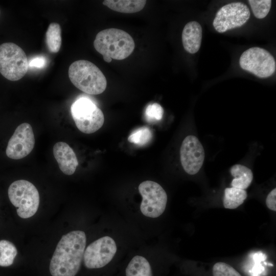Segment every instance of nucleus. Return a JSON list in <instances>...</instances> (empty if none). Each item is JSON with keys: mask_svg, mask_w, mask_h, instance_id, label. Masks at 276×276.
Segmentation results:
<instances>
[{"mask_svg": "<svg viewBox=\"0 0 276 276\" xmlns=\"http://www.w3.org/2000/svg\"><path fill=\"white\" fill-rule=\"evenodd\" d=\"M142 197L140 205L142 213L149 218H157L164 212L167 203V195L163 187L158 183L146 180L138 187Z\"/></svg>", "mask_w": 276, "mask_h": 276, "instance_id": "6e6552de", "label": "nucleus"}, {"mask_svg": "<svg viewBox=\"0 0 276 276\" xmlns=\"http://www.w3.org/2000/svg\"><path fill=\"white\" fill-rule=\"evenodd\" d=\"M152 137L150 129L147 127H142L132 133L128 141L139 146H143L149 143Z\"/></svg>", "mask_w": 276, "mask_h": 276, "instance_id": "412c9836", "label": "nucleus"}, {"mask_svg": "<svg viewBox=\"0 0 276 276\" xmlns=\"http://www.w3.org/2000/svg\"><path fill=\"white\" fill-rule=\"evenodd\" d=\"M248 7L241 2H234L222 6L217 12L213 25L219 33L240 27L249 18Z\"/></svg>", "mask_w": 276, "mask_h": 276, "instance_id": "9d476101", "label": "nucleus"}, {"mask_svg": "<svg viewBox=\"0 0 276 276\" xmlns=\"http://www.w3.org/2000/svg\"><path fill=\"white\" fill-rule=\"evenodd\" d=\"M46 43L49 51L56 53L59 51L61 43V29L59 24L51 23L45 34Z\"/></svg>", "mask_w": 276, "mask_h": 276, "instance_id": "6ab92c4d", "label": "nucleus"}, {"mask_svg": "<svg viewBox=\"0 0 276 276\" xmlns=\"http://www.w3.org/2000/svg\"><path fill=\"white\" fill-rule=\"evenodd\" d=\"M267 208L272 211H276V189H273L268 194L266 199Z\"/></svg>", "mask_w": 276, "mask_h": 276, "instance_id": "393cba45", "label": "nucleus"}, {"mask_svg": "<svg viewBox=\"0 0 276 276\" xmlns=\"http://www.w3.org/2000/svg\"><path fill=\"white\" fill-rule=\"evenodd\" d=\"M164 110L163 107L157 103L149 104L145 110L146 120L149 122L160 120L163 116Z\"/></svg>", "mask_w": 276, "mask_h": 276, "instance_id": "b1692460", "label": "nucleus"}, {"mask_svg": "<svg viewBox=\"0 0 276 276\" xmlns=\"http://www.w3.org/2000/svg\"><path fill=\"white\" fill-rule=\"evenodd\" d=\"M53 155L60 170L67 175L74 173L78 165L76 155L66 143L59 142L53 147Z\"/></svg>", "mask_w": 276, "mask_h": 276, "instance_id": "ddd939ff", "label": "nucleus"}, {"mask_svg": "<svg viewBox=\"0 0 276 276\" xmlns=\"http://www.w3.org/2000/svg\"><path fill=\"white\" fill-rule=\"evenodd\" d=\"M248 2L255 16L259 19L265 17L271 8L270 0H249Z\"/></svg>", "mask_w": 276, "mask_h": 276, "instance_id": "4be33fe9", "label": "nucleus"}, {"mask_svg": "<svg viewBox=\"0 0 276 276\" xmlns=\"http://www.w3.org/2000/svg\"><path fill=\"white\" fill-rule=\"evenodd\" d=\"M45 59L42 56L35 57L30 60L28 63V66L31 67L41 68L45 64Z\"/></svg>", "mask_w": 276, "mask_h": 276, "instance_id": "a878e982", "label": "nucleus"}, {"mask_svg": "<svg viewBox=\"0 0 276 276\" xmlns=\"http://www.w3.org/2000/svg\"><path fill=\"white\" fill-rule=\"evenodd\" d=\"M117 250L115 241L109 236H104L91 243L85 249L83 261L89 269H98L108 265Z\"/></svg>", "mask_w": 276, "mask_h": 276, "instance_id": "1a4fd4ad", "label": "nucleus"}, {"mask_svg": "<svg viewBox=\"0 0 276 276\" xmlns=\"http://www.w3.org/2000/svg\"><path fill=\"white\" fill-rule=\"evenodd\" d=\"M146 4L143 0H105L103 4L118 12L133 13L142 10Z\"/></svg>", "mask_w": 276, "mask_h": 276, "instance_id": "f3484780", "label": "nucleus"}, {"mask_svg": "<svg viewBox=\"0 0 276 276\" xmlns=\"http://www.w3.org/2000/svg\"><path fill=\"white\" fill-rule=\"evenodd\" d=\"M35 136L31 125L24 123L17 126L9 140L6 150L7 156L20 159L29 155L34 148Z\"/></svg>", "mask_w": 276, "mask_h": 276, "instance_id": "9b49d317", "label": "nucleus"}, {"mask_svg": "<svg viewBox=\"0 0 276 276\" xmlns=\"http://www.w3.org/2000/svg\"><path fill=\"white\" fill-rule=\"evenodd\" d=\"M96 50L103 55L107 62L112 59L123 60L133 52L135 44L127 32L116 28H109L99 32L94 41Z\"/></svg>", "mask_w": 276, "mask_h": 276, "instance_id": "f03ea898", "label": "nucleus"}, {"mask_svg": "<svg viewBox=\"0 0 276 276\" xmlns=\"http://www.w3.org/2000/svg\"><path fill=\"white\" fill-rule=\"evenodd\" d=\"M71 114L77 128L82 132H95L103 126L104 116L102 110L92 101L82 97L71 107Z\"/></svg>", "mask_w": 276, "mask_h": 276, "instance_id": "423d86ee", "label": "nucleus"}, {"mask_svg": "<svg viewBox=\"0 0 276 276\" xmlns=\"http://www.w3.org/2000/svg\"><path fill=\"white\" fill-rule=\"evenodd\" d=\"M0 14H1V10H0Z\"/></svg>", "mask_w": 276, "mask_h": 276, "instance_id": "bb28decb", "label": "nucleus"}, {"mask_svg": "<svg viewBox=\"0 0 276 276\" xmlns=\"http://www.w3.org/2000/svg\"><path fill=\"white\" fill-rule=\"evenodd\" d=\"M239 64L243 70L261 78L271 76L276 69L273 56L259 47H252L245 51L240 57Z\"/></svg>", "mask_w": 276, "mask_h": 276, "instance_id": "0eeeda50", "label": "nucleus"}, {"mask_svg": "<svg viewBox=\"0 0 276 276\" xmlns=\"http://www.w3.org/2000/svg\"><path fill=\"white\" fill-rule=\"evenodd\" d=\"M231 175L234 178L231 182L232 187L245 190L253 179V173L248 167L239 164L233 166L230 169Z\"/></svg>", "mask_w": 276, "mask_h": 276, "instance_id": "dca6fc26", "label": "nucleus"}, {"mask_svg": "<svg viewBox=\"0 0 276 276\" xmlns=\"http://www.w3.org/2000/svg\"><path fill=\"white\" fill-rule=\"evenodd\" d=\"M124 276H155L150 262L144 257L134 256L127 264Z\"/></svg>", "mask_w": 276, "mask_h": 276, "instance_id": "2eb2a0df", "label": "nucleus"}, {"mask_svg": "<svg viewBox=\"0 0 276 276\" xmlns=\"http://www.w3.org/2000/svg\"><path fill=\"white\" fill-rule=\"evenodd\" d=\"M202 28L197 21L188 22L182 32V42L185 50L190 54H195L200 49L202 39Z\"/></svg>", "mask_w": 276, "mask_h": 276, "instance_id": "4468645a", "label": "nucleus"}, {"mask_svg": "<svg viewBox=\"0 0 276 276\" xmlns=\"http://www.w3.org/2000/svg\"><path fill=\"white\" fill-rule=\"evenodd\" d=\"M86 237L84 232L73 231L62 236L50 264L52 276H76L83 261Z\"/></svg>", "mask_w": 276, "mask_h": 276, "instance_id": "f257e3e1", "label": "nucleus"}, {"mask_svg": "<svg viewBox=\"0 0 276 276\" xmlns=\"http://www.w3.org/2000/svg\"><path fill=\"white\" fill-rule=\"evenodd\" d=\"M17 254V249L11 242L6 240H0V266L11 265Z\"/></svg>", "mask_w": 276, "mask_h": 276, "instance_id": "aec40b11", "label": "nucleus"}, {"mask_svg": "<svg viewBox=\"0 0 276 276\" xmlns=\"http://www.w3.org/2000/svg\"><path fill=\"white\" fill-rule=\"evenodd\" d=\"M213 276H242L230 265L222 262L216 263L213 266Z\"/></svg>", "mask_w": 276, "mask_h": 276, "instance_id": "5701e85b", "label": "nucleus"}, {"mask_svg": "<svg viewBox=\"0 0 276 276\" xmlns=\"http://www.w3.org/2000/svg\"><path fill=\"white\" fill-rule=\"evenodd\" d=\"M8 194L20 218H29L36 214L40 198L37 188L32 183L24 179L16 180L10 185Z\"/></svg>", "mask_w": 276, "mask_h": 276, "instance_id": "20e7f679", "label": "nucleus"}, {"mask_svg": "<svg viewBox=\"0 0 276 276\" xmlns=\"http://www.w3.org/2000/svg\"><path fill=\"white\" fill-rule=\"evenodd\" d=\"M245 190L236 188H226L224 190L223 204L225 209H235L241 205L247 198Z\"/></svg>", "mask_w": 276, "mask_h": 276, "instance_id": "a211bd4d", "label": "nucleus"}, {"mask_svg": "<svg viewBox=\"0 0 276 276\" xmlns=\"http://www.w3.org/2000/svg\"><path fill=\"white\" fill-rule=\"evenodd\" d=\"M68 73L73 85L86 94L99 95L106 88L107 81L104 75L99 67L88 60H79L73 62Z\"/></svg>", "mask_w": 276, "mask_h": 276, "instance_id": "7ed1b4c3", "label": "nucleus"}, {"mask_svg": "<svg viewBox=\"0 0 276 276\" xmlns=\"http://www.w3.org/2000/svg\"><path fill=\"white\" fill-rule=\"evenodd\" d=\"M28 69L27 57L24 50L13 42L0 45V73L7 79L15 81L21 79Z\"/></svg>", "mask_w": 276, "mask_h": 276, "instance_id": "39448f33", "label": "nucleus"}, {"mask_svg": "<svg viewBox=\"0 0 276 276\" xmlns=\"http://www.w3.org/2000/svg\"><path fill=\"white\" fill-rule=\"evenodd\" d=\"M180 162L184 170L194 175L201 169L204 160V150L200 142L194 135H188L182 142L180 149Z\"/></svg>", "mask_w": 276, "mask_h": 276, "instance_id": "f8f14e48", "label": "nucleus"}]
</instances>
